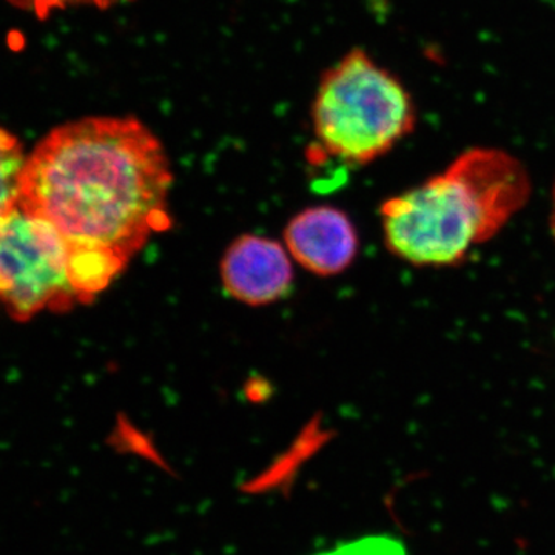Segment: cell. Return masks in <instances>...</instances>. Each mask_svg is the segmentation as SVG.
I'll list each match as a JSON object with an SVG mask.
<instances>
[{
  "label": "cell",
  "instance_id": "cell-6",
  "mask_svg": "<svg viewBox=\"0 0 555 555\" xmlns=\"http://www.w3.org/2000/svg\"><path fill=\"white\" fill-rule=\"evenodd\" d=\"M286 246L302 268L318 275H337L352 264L358 235L352 221L334 207H313L288 222Z\"/></svg>",
  "mask_w": 555,
  "mask_h": 555
},
{
  "label": "cell",
  "instance_id": "cell-9",
  "mask_svg": "<svg viewBox=\"0 0 555 555\" xmlns=\"http://www.w3.org/2000/svg\"><path fill=\"white\" fill-rule=\"evenodd\" d=\"M315 555H404L403 547L387 537H364L353 542L339 543Z\"/></svg>",
  "mask_w": 555,
  "mask_h": 555
},
{
  "label": "cell",
  "instance_id": "cell-1",
  "mask_svg": "<svg viewBox=\"0 0 555 555\" xmlns=\"http://www.w3.org/2000/svg\"><path fill=\"white\" fill-rule=\"evenodd\" d=\"M173 175L158 138L137 118L65 124L27 155L20 204L69 246L105 247L130 259L170 229Z\"/></svg>",
  "mask_w": 555,
  "mask_h": 555
},
{
  "label": "cell",
  "instance_id": "cell-10",
  "mask_svg": "<svg viewBox=\"0 0 555 555\" xmlns=\"http://www.w3.org/2000/svg\"><path fill=\"white\" fill-rule=\"evenodd\" d=\"M10 2L16 5L17 9L30 11V13H35L36 16L43 20V17L50 16L53 11L65 10L68 7L93 5L98 9H108V7L126 2V0H10Z\"/></svg>",
  "mask_w": 555,
  "mask_h": 555
},
{
  "label": "cell",
  "instance_id": "cell-4",
  "mask_svg": "<svg viewBox=\"0 0 555 555\" xmlns=\"http://www.w3.org/2000/svg\"><path fill=\"white\" fill-rule=\"evenodd\" d=\"M0 302L16 321L78 305L68 281V243L21 204L0 217Z\"/></svg>",
  "mask_w": 555,
  "mask_h": 555
},
{
  "label": "cell",
  "instance_id": "cell-2",
  "mask_svg": "<svg viewBox=\"0 0 555 555\" xmlns=\"http://www.w3.org/2000/svg\"><path fill=\"white\" fill-rule=\"evenodd\" d=\"M531 190L516 156L500 149L466 150L441 173L385 201L386 247L416 268H454L499 235Z\"/></svg>",
  "mask_w": 555,
  "mask_h": 555
},
{
  "label": "cell",
  "instance_id": "cell-11",
  "mask_svg": "<svg viewBox=\"0 0 555 555\" xmlns=\"http://www.w3.org/2000/svg\"><path fill=\"white\" fill-rule=\"evenodd\" d=\"M550 228L551 233H553V238L555 241V182L553 188V204H551Z\"/></svg>",
  "mask_w": 555,
  "mask_h": 555
},
{
  "label": "cell",
  "instance_id": "cell-7",
  "mask_svg": "<svg viewBox=\"0 0 555 555\" xmlns=\"http://www.w3.org/2000/svg\"><path fill=\"white\" fill-rule=\"evenodd\" d=\"M129 259L105 247L69 246L68 281L80 305H87L126 269Z\"/></svg>",
  "mask_w": 555,
  "mask_h": 555
},
{
  "label": "cell",
  "instance_id": "cell-3",
  "mask_svg": "<svg viewBox=\"0 0 555 555\" xmlns=\"http://www.w3.org/2000/svg\"><path fill=\"white\" fill-rule=\"evenodd\" d=\"M312 122L321 153L363 166L414 131L416 112L403 83L356 49L321 78Z\"/></svg>",
  "mask_w": 555,
  "mask_h": 555
},
{
  "label": "cell",
  "instance_id": "cell-8",
  "mask_svg": "<svg viewBox=\"0 0 555 555\" xmlns=\"http://www.w3.org/2000/svg\"><path fill=\"white\" fill-rule=\"evenodd\" d=\"M25 163L21 142L0 126V217L20 204Z\"/></svg>",
  "mask_w": 555,
  "mask_h": 555
},
{
  "label": "cell",
  "instance_id": "cell-5",
  "mask_svg": "<svg viewBox=\"0 0 555 555\" xmlns=\"http://www.w3.org/2000/svg\"><path fill=\"white\" fill-rule=\"evenodd\" d=\"M222 283L238 301L264 306L287 294L292 264L287 251L275 241L241 236L222 259Z\"/></svg>",
  "mask_w": 555,
  "mask_h": 555
}]
</instances>
